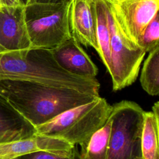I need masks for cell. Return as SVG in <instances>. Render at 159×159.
<instances>
[{
    "label": "cell",
    "instance_id": "5bb4252c",
    "mask_svg": "<svg viewBox=\"0 0 159 159\" xmlns=\"http://www.w3.org/2000/svg\"><path fill=\"white\" fill-rule=\"evenodd\" d=\"M159 120L152 112L144 111L141 136V147L143 159H159Z\"/></svg>",
    "mask_w": 159,
    "mask_h": 159
},
{
    "label": "cell",
    "instance_id": "9a60e30c",
    "mask_svg": "<svg viewBox=\"0 0 159 159\" xmlns=\"http://www.w3.org/2000/svg\"><path fill=\"white\" fill-rule=\"evenodd\" d=\"M145 59L140 81L142 88L151 96L159 93V46L148 52Z\"/></svg>",
    "mask_w": 159,
    "mask_h": 159
},
{
    "label": "cell",
    "instance_id": "44dd1931",
    "mask_svg": "<svg viewBox=\"0 0 159 159\" xmlns=\"http://www.w3.org/2000/svg\"><path fill=\"white\" fill-rule=\"evenodd\" d=\"M3 51H6V50H4V48H2V47H1V45H0V52H3Z\"/></svg>",
    "mask_w": 159,
    "mask_h": 159
},
{
    "label": "cell",
    "instance_id": "ba28073f",
    "mask_svg": "<svg viewBox=\"0 0 159 159\" xmlns=\"http://www.w3.org/2000/svg\"><path fill=\"white\" fill-rule=\"evenodd\" d=\"M69 24L76 41L98 51L94 0H70Z\"/></svg>",
    "mask_w": 159,
    "mask_h": 159
},
{
    "label": "cell",
    "instance_id": "9c48e42d",
    "mask_svg": "<svg viewBox=\"0 0 159 159\" xmlns=\"http://www.w3.org/2000/svg\"><path fill=\"white\" fill-rule=\"evenodd\" d=\"M50 50L58 65L67 72L87 78H96L98 75L96 65L72 37Z\"/></svg>",
    "mask_w": 159,
    "mask_h": 159
},
{
    "label": "cell",
    "instance_id": "5b68a950",
    "mask_svg": "<svg viewBox=\"0 0 159 159\" xmlns=\"http://www.w3.org/2000/svg\"><path fill=\"white\" fill-rule=\"evenodd\" d=\"M107 7L111 34V66L108 72L112 78L113 91H118L135 81L146 52L124 35L107 4Z\"/></svg>",
    "mask_w": 159,
    "mask_h": 159
},
{
    "label": "cell",
    "instance_id": "4fadbf2b",
    "mask_svg": "<svg viewBox=\"0 0 159 159\" xmlns=\"http://www.w3.org/2000/svg\"><path fill=\"white\" fill-rule=\"evenodd\" d=\"M111 119H109L102 128L81 146L80 159H107L108 143L111 132Z\"/></svg>",
    "mask_w": 159,
    "mask_h": 159
},
{
    "label": "cell",
    "instance_id": "3957f363",
    "mask_svg": "<svg viewBox=\"0 0 159 159\" xmlns=\"http://www.w3.org/2000/svg\"><path fill=\"white\" fill-rule=\"evenodd\" d=\"M70 1L33 2L24 6L25 25L32 48L52 49L71 37Z\"/></svg>",
    "mask_w": 159,
    "mask_h": 159
},
{
    "label": "cell",
    "instance_id": "ac0fdd59",
    "mask_svg": "<svg viewBox=\"0 0 159 159\" xmlns=\"http://www.w3.org/2000/svg\"><path fill=\"white\" fill-rule=\"evenodd\" d=\"M20 5H23L20 0H0V7L16 6H20Z\"/></svg>",
    "mask_w": 159,
    "mask_h": 159
},
{
    "label": "cell",
    "instance_id": "8fae6325",
    "mask_svg": "<svg viewBox=\"0 0 159 159\" xmlns=\"http://www.w3.org/2000/svg\"><path fill=\"white\" fill-rule=\"evenodd\" d=\"M36 128L0 95V143L29 139Z\"/></svg>",
    "mask_w": 159,
    "mask_h": 159
},
{
    "label": "cell",
    "instance_id": "7a4b0ae2",
    "mask_svg": "<svg viewBox=\"0 0 159 159\" xmlns=\"http://www.w3.org/2000/svg\"><path fill=\"white\" fill-rule=\"evenodd\" d=\"M111 111L112 106L99 96L36 127L35 135L60 139L72 145H81L103 127Z\"/></svg>",
    "mask_w": 159,
    "mask_h": 159
},
{
    "label": "cell",
    "instance_id": "7402d4cb",
    "mask_svg": "<svg viewBox=\"0 0 159 159\" xmlns=\"http://www.w3.org/2000/svg\"><path fill=\"white\" fill-rule=\"evenodd\" d=\"M12 159H17V157H16V158H12Z\"/></svg>",
    "mask_w": 159,
    "mask_h": 159
},
{
    "label": "cell",
    "instance_id": "e0dca14e",
    "mask_svg": "<svg viewBox=\"0 0 159 159\" xmlns=\"http://www.w3.org/2000/svg\"><path fill=\"white\" fill-rule=\"evenodd\" d=\"M17 159H80V155L77 147L75 145L72 152L67 155L40 150L20 156Z\"/></svg>",
    "mask_w": 159,
    "mask_h": 159
},
{
    "label": "cell",
    "instance_id": "52a82bcc",
    "mask_svg": "<svg viewBox=\"0 0 159 159\" xmlns=\"http://www.w3.org/2000/svg\"><path fill=\"white\" fill-rule=\"evenodd\" d=\"M24 6L0 7V45L6 51L32 48L25 22Z\"/></svg>",
    "mask_w": 159,
    "mask_h": 159
},
{
    "label": "cell",
    "instance_id": "d6986e66",
    "mask_svg": "<svg viewBox=\"0 0 159 159\" xmlns=\"http://www.w3.org/2000/svg\"><path fill=\"white\" fill-rule=\"evenodd\" d=\"M70 0H32L31 2H59L62 1H68Z\"/></svg>",
    "mask_w": 159,
    "mask_h": 159
},
{
    "label": "cell",
    "instance_id": "30bf717a",
    "mask_svg": "<svg viewBox=\"0 0 159 159\" xmlns=\"http://www.w3.org/2000/svg\"><path fill=\"white\" fill-rule=\"evenodd\" d=\"M74 146L60 139L35 135L26 139L0 143V159H12L40 150L67 155L72 152Z\"/></svg>",
    "mask_w": 159,
    "mask_h": 159
},
{
    "label": "cell",
    "instance_id": "277c9868",
    "mask_svg": "<svg viewBox=\"0 0 159 159\" xmlns=\"http://www.w3.org/2000/svg\"><path fill=\"white\" fill-rule=\"evenodd\" d=\"M107 159H143L141 136L144 111L136 102L124 100L112 106Z\"/></svg>",
    "mask_w": 159,
    "mask_h": 159
},
{
    "label": "cell",
    "instance_id": "ffe728a7",
    "mask_svg": "<svg viewBox=\"0 0 159 159\" xmlns=\"http://www.w3.org/2000/svg\"><path fill=\"white\" fill-rule=\"evenodd\" d=\"M20 1L24 6H26L28 4L32 2V0H20Z\"/></svg>",
    "mask_w": 159,
    "mask_h": 159
},
{
    "label": "cell",
    "instance_id": "8992f818",
    "mask_svg": "<svg viewBox=\"0 0 159 159\" xmlns=\"http://www.w3.org/2000/svg\"><path fill=\"white\" fill-rule=\"evenodd\" d=\"M124 35L138 45L147 25L158 13L159 0H106Z\"/></svg>",
    "mask_w": 159,
    "mask_h": 159
},
{
    "label": "cell",
    "instance_id": "6da1fadb",
    "mask_svg": "<svg viewBox=\"0 0 159 159\" xmlns=\"http://www.w3.org/2000/svg\"><path fill=\"white\" fill-rule=\"evenodd\" d=\"M0 95L35 128L99 96L25 80H0Z\"/></svg>",
    "mask_w": 159,
    "mask_h": 159
},
{
    "label": "cell",
    "instance_id": "7c38bea8",
    "mask_svg": "<svg viewBox=\"0 0 159 159\" xmlns=\"http://www.w3.org/2000/svg\"><path fill=\"white\" fill-rule=\"evenodd\" d=\"M96 16V37L98 45L97 52L107 68L111 66V34L105 0H94Z\"/></svg>",
    "mask_w": 159,
    "mask_h": 159
},
{
    "label": "cell",
    "instance_id": "2e32d148",
    "mask_svg": "<svg viewBox=\"0 0 159 159\" xmlns=\"http://www.w3.org/2000/svg\"><path fill=\"white\" fill-rule=\"evenodd\" d=\"M158 38L159 17L158 13L146 27L139 41L138 45L142 48L146 53L149 52L159 46Z\"/></svg>",
    "mask_w": 159,
    "mask_h": 159
}]
</instances>
